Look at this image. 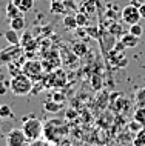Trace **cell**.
Masks as SVG:
<instances>
[{"label": "cell", "instance_id": "ba28073f", "mask_svg": "<svg viewBox=\"0 0 145 146\" xmlns=\"http://www.w3.org/2000/svg\"><path fill=\"white\" fill-rule=\"evenodd\" d=\"M46 86H54V88H60L66 83V74L63 72L62 69H56L46 77L45 80Z\"/></svg>", "mask_w": 145, "mask_h": 146}, {"label": "cell", "instance_id": "2e32d148", "mask_svg": "<svg viewBox=\"0 0 145 146\" xmlns=\"http://www.w3.org/2000/svg\"><path fill=\"white\" fill-rule=\"evenodd\" d=\"M108 33L113 35V37H122L124 34V28L119 22H111V25L108 26Z\"/></svg>", "mask_w": 145, "mask_h": 146}, {"label": "cell", "instance_id": "8d00e7d4", "mask_svg": "<svg viewBox=\"0 0 145 146\" xmlns=\"http://www.w3.org/2000/svg\"><path fill=\"white\" fill-rule=\"evenodd\" d=\"M0 120H2V118H0Z\"/></svg>", "mask_w": 145, "mask_h": 146}, {"label": "cell", "instance_id": "8992f818", "mask_svg": "<svg viewBox=\"0 0 145 146\" xmlns=\"http://www.w3.org/2000/svg\"><path fill=\"white\" fill-rule=\"evenodd\" d=\"M120 17H122L124 23H127V25H134V23H139V20L142 17H140V11H139V6L136 5H128L125 6L122 11H120Z\"/></svg>", "mask_w": 145, "mask_h": 146}, {"label": "cell", "instance_id": "7402d4cb", "mask_svg": "<svg viewBox=\"0 0 145 146\" xmlns=\"http://www.w3.org/2000/svg\"><path fill=\"white\" fill-rule=\"evenodd\" d=\"M13 117V111L8 105H0V118H9Z\"/></svg>", "mask_w": 145, "mask_h": 146}, {"label": "cell", "instance_id": "836d02e7", "mask_svg": "<svg viewBox=\"0 0 145 146\" xmlns=\"http://www.w3.org/2000/svg\"><path fill=\"white\" fill-rule=\"evenodd\" d=\"M139 11H140V17L145 19V3H142V5L139 6Z\"/></svg>", "mask_w": 145, "mask_h": 146}, {"label": "cell", "instance_id": "7a4b0ae2", "mask_svg": "<svg viewBox=\"0 0 145 146\" xmlns=\"http://www.w3.org/2000/svg\"><path fill=\"white\" fill-rule=\"evenodd\" d=\"M33 78L28 77L25 72H19L15 74V76H13V78H11L9 82V88L11 91H13L14 96H28L29 92H33Z\"/></svg>", "mask_w": 145, "mask_h": 146}, {"label": "cell", "instance_id": "83f0119b", "mask_svg": "<svg viewBox=\"0 0 145 146\" xmlns=\"http://www.w3.org/2000/svg\"><path fill=\"white\" fill-rule=\"evenodd\" d=\"M91 86H93L96 91L100 89V88H102V77H100V76H93V78H91Z\"/></svg>", "mask_w": 145, "mask_h": 146}, {"label": "cell", "instance_id": "d6986e66", "mask_svg": "<svg viewBox=\"0 0 145 146\" xmlns=\"http://www.w3.org/2000/svg\"><path fill=\"white\" fill-rule=\"evenodd\" d=\"M76 20H77L79 28H85V26H88V23H90L88 14L84 13V11H77V13H76Z\"/></svg>", "mask_w": 145, "mask_h": 146}, {"label": "cell", "instance_id": "d590c367", "mask_svg": "<svg viewBox=\"0 0 145 146\" xmlns=\"http://www.w3.org/2000/svg\"><path fill=\"white\" fill-rule=\"evenodd\" d=\"M131 3H133V5H136V6L142 5V2H140V0H131Z\"/></svg>", "mask_w": 145, "mask_h": 146}, {"label": "cell", "instance_id": "f546056e", "mask_svg": "<svg viewBox=\"0 0 145 146\" xmlns=\"http://www.w3.org/2000/svg\"><path fill=\"white\" fill-rule=\"evenodd\" d=\"M128 128H130L131 131H136V132H139L140 129L144 128V125H142V123H139L138 120H134V121H131V123L128 125Z\"/></svg>", "mask_w": 145, "mask_h": 146}, {"label": "cell", "instance_id": "4316f807", "mask_svg": "<svg viewBox=\"0 0 145 146\" xmlns=\"http://www.w3.org/2000/svg\"><path fill=\"white\" fill-rule=\"evenodd\" d=\"M63 3H65V8H66V11H68V14H71L73 11H79V8H77L74 0H63Z\"/></svg>", "mask_w": 145, "mask_h": 146}, {"label": "cell", "instance_id": "6da1fadb", "mask_svg": "<svg viewBox=\"0 0 145 146\" xmlns=\"http://www.w3.org/2000/svg\"><path fill=\"white\" fill-rule=\"evenodd\" d=\"M68 134V126L62 120H48L43 126V135L49 143H59L60 137Z\"/></svg>", "mask_w": 145, "mask_h": 146}, {"label": "cell", "instance_id": "ffe728a7", "mask_svg": "<svg viewBox=\"0 0 145 146\" xmlns=\"http://www.w3.org/2000/svg\"><path fill=\"white\" fill-rule=\"evenodd\" d=\"M34 2H36V0H20V3H19L17 6H19V9H20L22 13H26V11L33 9Z\"/></svg>", "mask_w": 145, "mask_h": 146}, {"label": "cell", "instance_id": "1f68e13d", "mask_svg": "<svg viewBox=\"0 0 145 146\" xmlns=\"http://www.w3.org/2000/svg\"><path fill=\"white\" fill-rule=\"evenodd\" d=\"M125 48H127V46L124 45V42H122V40H120V42H117L116 45H114V49H117V51H124Z\"/></svg>", "mask_w": 145, "mask_h": 146}, {"label": "cell", "instance_id": "cb8c5ba5", "mask_svg": "<svg viewBox=\"0 0 145 146\" xmlns=\"http://www.w3.org/2000/svg\"><path fill=\"white\" fill-rule=\"evenodd\" d=\"M85 31H87V34L90 35V37L97 38V40L100 42V31L97 29V28H93V26H85Z\"/></svg>", "mask_w": 145, "mask_h": 146}, {"label": "cell", "instance_id": "9a60e30c", "mask_svg": "<svg viewBox=\"0 0 145 146\" xmlns=\"http://www.w3.org/2000/svg\"><path fill=\"white\" fill-rule=\"evenodd\" d=\"M51 13L53 14H63L66 13V8H65V3L60 2V0H51Z\"/></svg>", "mask_w": 145, "mask_h": 146}, {"label": "cell", "instance_id": "7c38bea8", "mask_svg": "<svg viewBox=\"0 0 145 146\" xmlns=\"http://www.w3.org/2000/svg\"><path fill=\"white\" fill-rule=\"evenodd\" d=\"M63 26L66 29H77L79 28V25H77V20H76V15H73V14H66L65 17H63Z\"/></svg>", "mask_w": 145, "mask_h": 146}, {"label": "cell", "instance_id": "4fadbf2b", "mask_svg": "<svg viewBox=\"0 0 145 146\" xmlns=\"http://www.w3.org/2000/svg\"><path fill=\"white\" fill-rule=\"evenodd\" d=\"M9 28H13L15 31H22L25 28V19H23V15H17V17L11 19L9 20Z\"/></svg>", "mask_w": 145, "mask_h": 146}, {"label": "cell", "instance_id": "484cf974", "mask_svg": "<svg viewBox=\"0 0 145 146\" xmlns=\"http://www.w3.org/2000/svg\"><path fill=\"white\" fill-rule=\"evenodd\" d=\"M130 33L133 35H136V37H140L144 33V28L139 25V23H134V25H130Z\"/></svg>", "mask_w": 145, "mask_h": 146}, {"label": "cell", "instance_id": "ac0fdd59", "mask_svg": "<svg viewBox=\"0 0 145 146\" xmlns=\"http://www.w3.org/2000/svg\"><path fill=\"white\" fill-rule=\"evenodd\" d=\"M96 6H97L96 0H82V9L80 11H84L87 14H91L96 11Z\"/></svg>", "mask_w": 145, "mask_h": 146}, {"label": "cell", "instance_id": "5bb4252c", "mask_svg": "<svg viewBox=\"0 0 145 146\" xmlns=\"http://www.w3.org/2000/svg\"><path fill=\"white\" fill-rule=\"evenodd\" d=\"M43 108H45V111L56 114V112H59L62 109V103L60 102H56V100H48V102L43 103Z\"/></svg>", "mask_w": 145, "mask_h": 146}, {"label": "cell", "instance_id": "5b68a950", "mask_svg": "<svg viewBox=\"0 0 145 146\" xmlns=\"http://www.w3.org/2000/svg\"><path fill=\"white\" fill-rule=\"evenodd\" d=\"M22 72H25L28 77H31L33 80H40L42 72H43V66L42 62L39 60H28L23 63L22 66Z\"/></svg>", "mask_w": 145, "mask_h": 146}, {"label": "cell", "instance_id": "f1b7e54d", "mask_svg": "<svg viewBox=\"0 0 145 146\" xmlns=\"http://www.w3.org/2000/svg\"><path fill=\"white\" fill-rule=\"evenodd\" d=\"M31 40H33V34H31L29 31H26V33L23 34V37H20V45L25 46L26 43H29Z\"/></svg>", "mask_w": 145, "mask_h": 146}, {"label": "cell", "instance_id": "9c48e42d", "mask_svg": "<svg viewBox=\"0 0 145 146\" xmlns=\"http://www.w3.org/2000/svg\"><path fill=\"white\" fill-rule=\"evenodd\" d=\"M5 14H6V19H8V20H11V19L17 17V15H20V14H23V13H22L20 9H19V6L15 5L13 0H11V2L6 5V11H5Z\"/></svg>", "mask_w": 145, "mask_h": 146}, {"label": "cell", "instance_id": "e0dca14e", "mask_svg": "<svg viewBox=\"0 0 145 146\" xmlns=\"http://www.w3.org/2000/svg\"><path fill=\"white\" fill-rule=\"evenodd\" d=\"M74 51V54H76L77 57H84L85 54L88 52V48H87V45H85L84 42H76V43H73V48Z\"/></svg>", "mask_w": 145, "mask_h": 146}, {"label": "cell", "instance_id": "d4e9b609", "mask_svg": "<svg viewBox=\"0 0 145 146\" xmlns=\"http://www.w3.org/2000/svg\"><path fill=\"white\" fill-rule=\"evenodd\" d=\"M136 103H138V106H145V88L136 92Z\"/></svg>", "mask_w": 145, "mask_h": 146}, {"label": "cell", "instance_id": "52a82bcc", "mask_svg": "<svg viewBox=\"0 0 145 146\" xmlns=\"http://www.w3.org/2000/svg\"><path fill=\"white\" fill-rule=\"evenodd\" d=\"M5 143L8 146H22L25 143H28V139H26L23 129H11L9 132L6 134V139H5Z\"/></svg>", "mask_w": 145, "mask_h": 146}, {"label": "cell", "instance_id": "3957f363", "mask_svg": "<svg viewBox=\"0 0 145 146\" xmlns=\"http://www.w3.org/2000/svg\"><path fill=\"white\" fill-rule=\"evenodd\" d=\"M23 132H25L26 139H28L29 143L33 141H37V139L43 134V125H42V120H39L36 117H25L23 118V126H22Z\"/></svg>", "mask_w": 145, "mask_h": 146}, {"label": "cell", "instance_id": "e575fe53", "mask_svg": "<svg viewBox=\"0 0 145 146\" xmlns=\"http://www.w3.org/2000/svg\"><path fill=\"white\" fill-rule=\"evenodd\" d=\"M5 92H6V88H5V85H3V83H0V96H3Z\"/></svg>", "mask_w": 145, "mask_h": 146}, {"label": "cell", "instance_id": "603a6c76", "mask_svg": "<svg viewBox=\"0 0 145 146\" xmlns=\"http://www.w3.org/2000/svg\"><path fill=\"white\" fill-rule=\"evenodd\" d=\"M133 143L138 145V146H139V145H145V126L140 129L138 134H136V139L133 140Z\"/></svg>", "mask_w": 145, "mask_h": 146}, {"label": "cell", "instance_id": "44dd1931", "mask_svg": "<svg viewBox=\"0 0 145 146\" xmlns=\"http://www.w3.org/2000/svg\"><path fill=\"white\" fill-rule=\"evenodd\" d=\"M134 120H138L139 123L145 125V106H139L134 112Z\"/></svg>", "mask_w": 145, "mask_h": 146}, {"label": "cell", "instance_id": "277c9868", "mask_svg": "<svg viewBox=\"0 0 145 146\" xmlns=\"http://www.w3.org/2000/svg\"><path fill=\"white\" fill-rule=\"evenodd\" d=\"M23 56V46L22 45H11L8 48L0 51V66L9 65L15 62L17 58H22Z\"/></svg>", "mask_w": 145, "mask_h": 146}, {"label": "cell", "instance_id": "30bf717a", "mask_svg": "<svg viewBox=\"0 0 145 146\" xmlns=\"http://www.w3.org/2000/svg\"><path fill=\"white\" fill-rule=\"evenodd\" d=\"M19 31H15V29H13V28H9L8 31H5V38L8 40V43L9 45H20V35L17 34Z\"/></svg>", "mask_w": 145, "mask_h": 146}, {"label": "cell", "instance_id": "4dcf8cb0", "mask_svg": "<svg viewBox=\"0 0 145 146\" xmlns=\"http://www.w3.org/2000/svg\"><path fill=\"white\" fill-rule=\"evenodd\" d=\"M66 118H68V120H71V118H76V115H77V112L74 111V109H66Z\"/></svg>", "mask_w": 145, "mask_h": 146}, {"label": "cell", "instance_id": "8fae6325", "mask_svg": "<svg viewBox=\"0 0 145 146\" xmlns=\"http://www.w3.org/2000/svg\"><path fill=\"white\" fill-rule=\"evenodd\" d=\"M139 38L140 37H136V35H133L131 33H128V34H122L120 40L124 42V45L127 46V48H134V46L139 43Z\"/></svg>", "mask_w": 145, "mask_h": 146}, {"label": "cell", "instance_id": "d6a6232c", "mask_svg": "<svg viewBox=\"0 0 145 146\" xmlns=\"http://www.w3.org/2000/svg\"><path fill=\"white\" fill-rule=\"evenodd\" d=\"M53 100H56V102H63V96H62V94H54L53 96Z\"/></svg>", "mask_w": 145, "mask_h": 146}]
</instances>
